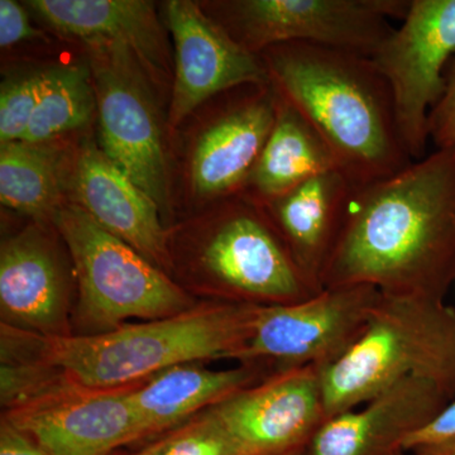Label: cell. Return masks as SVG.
<instances>
[{"mask_svg": "<svg viewBox=\"0 0 455 455\" xmlns=\"http://www.w3.org/2000/svg\"><path fill=\"white\" fill-rule=\"evenodd\" d=\"M277 95L271 84H247L217 113L191 155L194 193L205 200L239 196L276 121Z\"/></svg>", "mask_w": 455, "mask_h": 455, "instance_id": "cell-15", "label": "cell"}, {"mask_svg": "<svg viewBox=\"0 0 455 455\" xmlns=\"http://www.w3.org/2000/svg\"><path fill=\"white\" fill-rule=\"evenodd\" d=\"M211 411L245 455L296 453L326 420L322 368L272 374Z\"/></svg>", "mask_w": 455, "mask_h": 455, "instance_id": "cell-12", "label": "cell"}, {"mask_svg": "<svg viewBox=\"0 0 455 455\" xmlns=\"http://www.w3.org/2000/svg\"><path fill=\"white\" fill-rule=\"evenodd\" d=\"M455 281V147L353 185L322 287L444 301Z\"/></svg>", "mask_w": 455, "mask_h": 455, "instance_id": "cell-1", "label": "cell"}, {"mask_svg": "<svg viewBox=\"0 0 455 455\" xmlns=\"http://www.w3.org/2000/svg\"><path fill=\"white\" fill-rule=\"evenodd\" d=\"M259 56L269 84L315 128L352 185L414 163L398 133L390 85L371 57L311 44H277Z\"/></svg>", "mask_w": 455, "mask_h": 455, "instance_id": "cell-2", "label": "cell"}, {"mask_svg": "<svg viewBox=\"0 0 455 455\" xmlns=\"http://www.w3.org/2000/svg\"><path fill=\"white\" fill-rule=\"evenodd\" d=\"M407 377L455 398V311L444 301L382 293L358 340L322 368L326 420Z\"/></svg>", "mask_w": 455, "mask_h": 455, "instance_id": "cell-4", "label": "cell"}, {"mask_svg": "<svg viewBox=\"0 0 455 455\" xmlns=\"http://www.w3.org/2000/svg\"><path fill=\"white\" fill-rule=\"evenodd\" d=\"M447 88L429 116V136L436 148L455 147V61L447 71Z\"/></svg>", "mask_w": 455, "mask_h": 455, "instance_id": "cell-26", "label": "cell"}, {"mask_svg": "<svg viewBox=\"0 0 455 455\" xmlns=\"http://www.w3.org/2000/svg\"><path fill=\"white\" fill-rule=\"evenodd\" d=\"M95 110L97 95L90 66H52L42 70L37 107L22 142L49 143L88 124Z\"/></svg>", "mask_w": 455, "mask_h": 455, "instance_id": "cell-23", "label": "cell"}, {"mask_svg": "<svg viewBox=\"0 0 455 455\" xmlns=\"http://www.w3.org/2000/svg\"><path fill=\"white\" fill-rule=\"evenodd\" d=\"M272 376L265 368L239 363L229 370H211L197 363L179 364L131 388V400L145 436L175 427L200 411Z\"/></svg>", "mask_w": 455, "mask_h": 455, "instance_id": "cell-20", "label": "cell"}, {"mask_svg": "<svg viewBox=\"0 0 455 455\" xmlns=\"http://www.w3.org/2000/svg\"><path fill=\"white\" fill-rule=\"evenodd\" d=\"M156 448L158 455H245L211 410Z\"/></svg>", "mask_w": 455, "mask_h": 455, "instance_id": "cell-25", "label": "cell"}, {"mask_svg": "<svg viewBox=\"0 0 455 455\" xmlns=\"http://www.w3.org/2000/svg\"><path fill=\"white\" fill-rule=\"evenodd\" d=\"M77 283L74 335L106 333L128 320L164 319L196 307L188 292L139 251L113 235L75 203L53 215Z\"/></svg>", "mask_w": 455, "mask_h": 455, "instance_id": "cell-5", "label": "cell"}, {"mask_svg": "<svg viewBox=\"0 0 455 455\" xmlns=\"http://www.w3.org/2000/svg\"><path fill=\"white\" fill-rule=\"evenodd\" d=\"M411 453L415 455H455V439L442 443V444L419 448Z\"/></svg>", "mask_w": 455, "mask_h": 455, "instance_id": "cell-30", "label": "cell"}, {"mask_svg": "<svg viewBox=\"0 0 455 455\" xmlns=\"http://www.w3.org/2000/svg\"><path fill=\"white\" fill-rule=\"evenodd\" d=\"M166 20L175 46L172 127L215 95L247 84L269 83L260 56L241 46L196 3L167 2Z\"/></svg>", "mask_w": 455, "mask_h": 455, "instance_id": "cell-13", "label": "cell"}, {"mask_svg": "<svg viewBox=\"0 0 455 455\" xmlns=\"http://www.w3.org/2000/svg\"><path fill=\"white\" fill-rule=\"evenodd\" d=\"M53 32L88 46L116 44L133 52L149 79L169 76L164 29L155 5L143 0H31L27 2Z\"/></svg>", "mask_w": 455, "mask_h": 455, "instance_id": "cell-18", "label": "cell"}, {"mask_svg": "<svg viewBox=\"0 0 455 455\" xmlns=\"http://www.w3.org/2000/svg\"><path fill=\"white\" fill-rule=\"evenodd\" d=\"M455 53V0H411L403 26L372 61L390 85L398 133L412 161L427 156L429 116L447 88Z\"/></svg>", "mask_w": 455, "mask_h": 455, "instance_id": "cell-10", "label": "cell"}, {"mask_svg": "<svg viewBox=\"0 0 455 455\" xmlns=\"http://www.w3.org/2000/svg\"><path fill=\"white\" fill-rule=\"evenodd\" d=\"M379 295L376 287L352 284L293 304L260 307L253 333L235 361L269 374L331 366L363 333Z\"/></svg>", "mask_w": 455, "mask_h": 455, "instance_id": "cell-8", "label": "cell"}, {"mask_svg": "<svg viewBox=\"0 0 455 455\" xmlns=\"http://www.w3.org/2000/svg\"><path fill=\"white\" fill-rule=\"evenodd\" d=\"M90 49L101 151L164 212L169 173L163 134L146 71L132 51L116 44Z\"/></svg>", "mask_w": 455, "mask_h": 455, "instance_id": "cell-9", "label": "cell"}, {"mask_svg": "<svg viewBox=\"0 0 455 455\" xmlns=\"http://www.w3.org/2000/svg\"><path fill=\"white\" fill-rule=\"evenodd\" d=\"M352 187L339 170L326 171L259 205L305 276L319 290Z\"/></svg>", "mask_w": 455, "mask_h": 455, "instance_id": "cell-19", "label": "cell"}, {"mask_svg": "<svg viewBox=\"0 0 455 455\" xmlns=\"http://www.w3.org/2000/svg\"><path fill=\"white\" fill-rule=\"evenodd\" d=\"M392 455H415V454L411 453V451H397V453H395Z\"/></svg>", "mask_w": 455, "mask_h": 455, "instance_id": "cell-32", "label": "cell"}, {"mask_svg": "<svg viewBox=\"0 0 455 455\" xmlns=\"http://www.w3.org/2000/svg\"><path fill=\"white\" fill-rule=\"evenodd\" d=\"M193 259L199 291L214 300L274 307L323 291L305 276L262 206L242 196L224 200L204 226Z\"/></svg>", "mask_w": 455, "mask_h": 455, "instance_id": "cell-6", "label": "cell"}, {"mask_svg": "<svg viewBox=\"0 0 455 455\" xmlns=\"http://www.w3.org/2000/svg\"><path fill=\"white\" fill-rule=\"evenodd\" d=\"M405 0H238L220 5V25L259 55L283 44H311L372 59L406 17Z\"/></svg>", "mask_w": 455, "mask_h": 455, "instance_id": "cell-7", "label": "cell"}, {"mask_svg": "<svg viewBox=\"0 0 455 455\" xmlns=\"http://www.w3.org/2000/svg\"><path fill=\"white\" fill-rule=\"evenodd\" d=\"M453 398L435 383L407 377L363 405L331 416L304 449L305 455H392Z\"/></svg>", "mask_w": 455, "mask_h": 455, "instance_id": "cell-16", "label": "cell"}, {"mask_svg": "<svg viewBox=\"0 0 455 455\" xmlns=\"http://www.w3.org/2000/svg\"><path fill=\"white\" fill-rule=\"evenodd\" d=\"M0 455H49L25 431L3 419L0 427Z\"/></svg>", "mask_w": 455, "mask_h": 455, "instance_id": "cell-29", "label": "cell"}, {"mask_svg": "<svg viewBox=\"0 0 455 455\" xmlns=\"http://www.w3.org/2000/svg\"><path fill=\"white\" fill-rule=\"evenodd\" d=\"M136 455H158V451H157V448H156V445H155V447L147 449V451H142V453H139Z\"/></svg>", "mask_w": 455, "mask_h": 455, "instance_id": "cell-31", "label": "cell"}, {"mask_svg": "<svg viewBox=\"0 0 455 455\" xmlns=\"http://www.w3.org/2000/svg\"><path fill=\"white\" fill-rule=\"evenodd\" d=\"M132 387L95 390L66 379L31 403L9 410L5 420L49 455H109L145 436L131 400Z\"/></svg>", "mask_w": 455, "mask_h": 455, "instance_id": "cell-11", "label": "cell"}, {"mask_svg": "<svg viewBox=\"0 0 455 455\" xmlns=\"http://www.w3.org/2000/svg\"><path fill=\"white\" fill-rule=\"evenodd\" d=\"M455 439V398L439 412L433 420L406 439L403 451H414L416 449L442 444Z\"/></svg>", "mask_w": 455, "mask_h": 455, "instance_id": "cell-28", "label": "cell"}, {"mask_svg": "<svg viewBox=\"0 0 455 455\" xmlns=\"http://www.w3.org/2000/svg\"><path fill=\"white\" fill-rule=\"evenodd\" d=\"M44 224L27 227L0 248L2 325L46 339L70 337L71 278Z\"/></svg>", "mask_w": 455, "mask_h": 455, "instance_id": "cell-14", "label": "cell"}, {"mask_svg": "<svg viewBox=\"0 0 455 455\" xmlns=\"http://www.w3.org/2000/svg\"><path fill=\"white\" fill-rule=\"evenodd\" d=\"M75 204L99 226L161 269L171 267L169 235L157 204L94 143H85L71 169Z\"/></svg>", "mask_w": 455, "mask_h": 455, "instance_id": "cell-17", "label": "cell"}, {"mask_svg": "<svg viewBox=\"0 0 455 455\" xmlns=\"http://www.w3.org/2000/svg\"><path fill=\"white\" fill-rule=\"evenodd\" d=\"M289 455H305L304 449H302V451H296V453H292V454H289Z\"/></svg>", "mask_w": 455, "mask_h": 455, "instance_id": "cell-33", "label": "cell"}, {"mask_svg": "<svg viewBox=\"0 0 455 455\" xmlns=\"http://www.w3.org/2000/svg\"><path fill=\"white\" fill-rule=\"evenodd\" d=\"M260 307L212 300L178 315L128 323L92 335L14 337L32 361L60 371L68 381L95 390L132 387L185 363L235 359L253 333Z\"/></svg>", "mask_w": 455, "mask_h": 455, "instance_id": "cell-3", "label": "cell"}, {"mask_svg": "<svg viewBox=\"0 0 455 455\" xmlns=\"http://www.w3.org/2000/svg\"><path fill=\"white\" fill-rule=\"evenodd\" d=\"M276 95L274 128L239 194L259 205L284 196L319 173L339 170L333 152L315 128L277 92Z\"/></svg>", "mask_w": 455, "mask_h": 455, "instance_id": "cell-21", "label": "cell"}, {"mask_svg": "<svg viewBox=\"0 0 455 455\" xmlns=\"http://www.w3.org/2000/svg\"><path fill=\"white\" fill-rule=\"evenodd\" d=\"M41 36L38 29L33 28L28 14L20 3L0 0V46L3 49Z\"/></svg>", "mask_w": 455, "mask_h": 455, "instance_id": "cell-27", "label": "cell"}, {"mask_svg": "<svg viewBox=\"0 0 455 455\" xmlns=\"http://www.w3.org/2000/svg\"><path fill=\"white\" fill-rule=\"evenodd\" d=\"M42 71L8 77L0 88V145L22 142L40 95Z\"/></svg>", "mask_w": 455, "mask_h": 455, "instance_id": "cell-24", "label": "cell"}, {"mask_svg": "<svg viewBox=\"0 0 455 455\" xmlns=\"http://www.w3.org/2000/svg\"><path fill=\"white\" fill-rule=\"evenodd\" d=\"M0 146V202L37 223L52 221L71 176L64 152L47 143Z\"/></svg>", "mask_w": 455, "mask_h": 455, "instance_id": "cell-22", "label": "cell"}]
</instances>
